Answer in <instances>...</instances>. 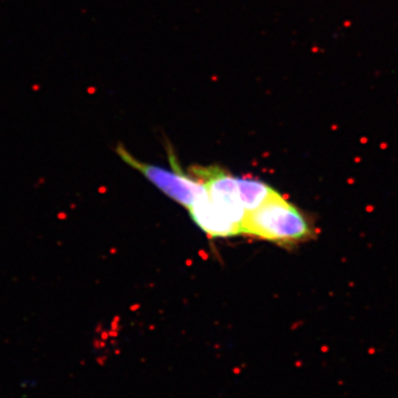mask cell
Instances as JSON below:
<instances>
[{
    "mask_svg": "<svg viewBox=\"0 0 398 398\" xmlns=\"http://www.w3.org/2000/svg\"><path fill=\"white\" fill-rule=\"evenodd\" d=\"M241 234L291 247L314 238L315 228L307 215L278 192L246 215Z\"/></svg>",
    "mask_w": 398,
    "mask_h": 398,
    "instance_id": "6da1fadb",
    "label": "cell"
},
{
    "mask_svg": "<svg viewBox=\"0 0 398 398\" xmlns=\"http://www.w3.org/2000/svg\"><path fill=\"white\" fill-rule=\"evenodd\" d=\"M191 171L206 187L210 202L238 227L241 234L246 210L239 197L237 178L216 166H196L191 168Z\"/></svg>",
    "mask_w": 398,
    "mask_h": 398,
    "instance_id": "3957f363",
    "label": "cell"
},
{
    "mask_svg": "<svg viewBox=\"0 0 398 398\" xmlns=\"http://www.w3.org/2000/svg\"><path fill=\"white\" fill-rule=\"evenodd\" d=\"M116 153L126 164L145 176V178L155 185L165 195L187 209L190 208L198 198L207 194L206 187L198 179H194L184 174L181 169L175 164L174 158H171L174 168L173 170H169L155 165L143 163L132 156V154L122 145L116 147Z\"/></svg>",
    "mask_w": 398,
    "mask_h": 398,
    "instance_id": "7a4b0ae2",
    "label": "cell"
},
{
    "mask_svg": "<svg viewBox=\"0 0 398 398\" xmlns=\"http://www.w3.org/2000/svg\"><path fill=\"white\" fill-rule=\"evenodd\" d=\"M188 210L194 221L212 238H224L240 234L238 227L210 202L208 194L198 198Z\"/></svg>",
    "mask_w": 398,
    "mask_h": 398,
    "instance_id": "277c9868",
    "label": "cell"
},
{
    "mask_svg": "<svg viewBox=\"0 0 398 398\" xmlns=\"http://www.w3.org/2000/svg\"><path fill=\"white\" fill-rule=\"evenodd\" d=\"M239 189V197L246 210V215L256 210L270 198L274 197L278 192L273 188L268 186L258 179L237 178Z\"/></svg>",
    "mask_w": 398,
    "mask_h": 398,
    "instance_id": "5b68a950",
    "label": "cell"
}]
</instances>
